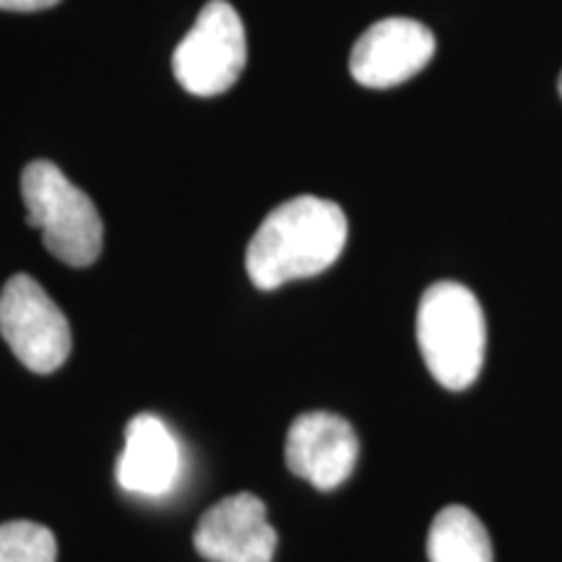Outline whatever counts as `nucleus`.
Here are the masks:
<instances>
[{
    "mask_svg": "<svg viewBox=\"0 0 562 562\" xmlns=\"http://www.w3.org/2000/svg\"><path fill=\"white\" fill-rule=\"evenodd\" d=\"M558 91H560V97H562V74H560V81H558Z\"/></svg>",
    "mask_w": 562,
    "mask_h": 562,
    "instance_id": "ddd939ff",
    "label": "nucleus"
},
{
    "mask_svg": "<svg viewBox=\"0 0 562 562\" xmlns=\"http://www.w3.org/2000/svg\"><path fill=\"white\" fill-rule=\"evenodd\" d=\"M26 222L42 232L45 248L74 269H87L102 252V220L94 201L58 165L37 159L21 175Z\"/></svg>",
    "mask_w": 562,
    "mask_h": 562,
    "instance_id": "7ed1b4c3",
    "label": "nucleus"
},
{
    "mask_svg": "<svg viewBox=\"0 0 562 562\" xmlns=\"http://www.w3.org/2000/svg\"><path fill=\"white\" fill-rule=\"evenodd\" d=\"M360 440L339 414H300L286 435V467L315 490H336L355 472Z\"/></svg>",
    "mask_w": 562,
    "mask_h": 562,
    "instance_id": "0eeeda50",
    "label": "nucleus"
},
{
    "mask_svg": "<svg viewBox=\"0 0 562 562\" xmlns=\"http://www.w3.org/2000/svg\"><path fill=\"white\" fill-rule=\"evenodd\" d=\"M60 0H0V9L3 11H42L58 5Z\"/></svg>",
    "mask_w": 562,
    "mask_h": 562,
    "instance_id": "f8f14e48",
    "label": "nucleus"
},
{
    "mask_svg": "<svg viewBox=\"0 0 562 562\" xmlns=\"http://www.w3.org/2000/svg\"><path fill=\"white\" fill-rule=\"evenodd\" d=\"M430 562H495L484 524L463 505L442 508L427 533Z\"/></svg>",
    "mask_w": 562,
    "mask_h": 562,
    "instance_id": "9d476101",
    "label": "nucleus"
},
{
    "mask_svg": "<svg viewBox=\"0 0 562 562\" xmlns=\"http://www.w3.org/2000/svg\"><path fill=\"white\" fill-rule=\"evenodd\" d=\"M180 446L154 414H136L125 427V448L115 476L125 492L144 497L167 495L180 476Z\"/></svg>",
    "mask_w": 562,
    "mask_h": 562,
    "instance_id": "1a4fd4ad",
    "label": "nucleus"
},
{
    "mask_svg": "<svg viewBox=\"0 0 562 562\" xmlns=\"http://www.w3.org/2000/svg\"><path fill=\"white\" fill-rule=\"evenodd\" d=\"M193 544L211 562H271L279 537L261 497L240 492L203 513Z\"/></svg>",
    "mask_w": 562,
    "mask_h": 562,
    "instance_id": "6e6552de",
    "label": "nucleus"
},
{
    "mask_svg": "<svg viewBox=\"0 0 562 562\" xmlns=\"http://www.w3.org/2000/svg\"><path fill=\"white\" fill-rule=\"evenodd\" d=\"M0 336L16 360L37 375L58 370L74 347L66 315L26 273L5 281L0 292Z\"/></svg>",
    "mask_w": 562,
    "mask_h": 562,
    "instance_id": "39448f33",
    "label": "nucleus"
},
{
    "mask_svg": "<svg viewBox=\"0 0 562 562\" xmlns=\"http://www.w3.org/2000/svg\"><path fill=\"white\" fill-rule=\"evenodd\" d=\"M347 237L349 224L339 203L300 195L281 203L261 222L245 252V269L258 290L271 292L331 269Z\"/></svg>",
    "mask_w": 562,
    "mask_h": 562,
    "instance_id": "f257e3e1",
    "label": "nucleus"
},
{
    "mask_svg": "<svg viewBox=\"0 0 562 562\" xmlns=\"http://www.w3.org/2000/svg\"><path fill=\"white\" fill-rule=\"evenodd\" d=\"M417 341L427 370L448 391H467L482 372L487 326L480 300L456 281H438L422 294Z\"/></svg>",
    "mask_w": 562,
    "mask_h": 562,
    "instance_id": "f03ea898",
    "label": "nucleus"
},
{
    "mask_svg": "<svg viewBox=\"0 0 562 562\" xmlns=\"http://www.w3.org/2000/svg\"><path fill=\"white\" fill-rule=\"evenodd\" d=\"M58 542L47 526L34 521L0 524V562H55Z\"/></svg>",
    "mask_w": 562,
    "mask_h": 562,
    "instance_id": "9b49d317",
    "label": "nucleus"
},
{
    "mask_svg": "<svg viewBox=\"0 0 562 562\" xmlns=\"http://www.w3.org/2000/svg\"><path fill=\"white\" fill-rule=\"evenodd\" d=\"M248 60L245 26L227 0H211L172 55L175 79L188 94L216 97L235 87Z\"/></svg>",
    "mask_w": 562,
    "mask_h": 562,
    "instance_id": "20e7f679",
    "label": "nucleus"
},
{
    "mask_svg": "<svg viewBox=\"0 0 562 562\" xmlns=\"http://www.w3.org/2000/svg\"><path fill=\"white\" fill-rule=\"evenodd\" d=\"M435 55V34L414 19L391 16L372 24L349 55V70L368 89H391L417 76Z\"/></svg>",
    "mask_w": 562,
    "mask_h": 562,
    "instance_id": "423d86ee",
    "label": "nucleus"
}]
</instances>
